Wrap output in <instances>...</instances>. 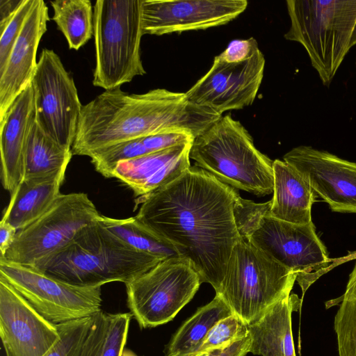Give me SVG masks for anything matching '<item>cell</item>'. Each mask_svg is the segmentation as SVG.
<instances>
[{
  "label": "cell",
  "mask_w": 356,
  "mask_h": 356,
  "mask_svg": "<svg viewBox=\"0 0 356 356\" xmlns=\"http://www.w3.org/2000/svg\"><path fill=\"white\" fill-rule=\"evenodd\" d=\"M238 192L193 166L170 184L138 199L135 216L188 259L216 291L240 240L234 216Z\"/></svg>",
  "instance_id": "1"
},
{
  "label": "cell",
  "mask_w": 356,
  "mask_h": 356,
  "mask_svg": "<svg viewBox=\"0 0 356 356\" xmlns=\"http://www.w3.org/2000/svg\"><path fill=\"white\" fill-rule=\"evenodd\" d=\"M222 115L191 102L185 92L163 88L134 94L105 90L83 106L73 155L90 156L121 142L184 130L195 138Z\"/></svg>",
  "instance_id": "2"
},
{
  "label": "cell",
  "mask_w": 356,
  "mask_h": 356,
  "mask_svg": "<svg viewBox=\"0 0 356 356\" xmlns=\"http://www.w3.org/2000/svg\"><path fill=\"white\" fill-rule=\"evenodd\" d=\"M161 261L129 247L97 220L35 269L71 284L102 286L114 282L127 284Z\"/></svg>",
  "instance_id": "3"
},
{
  "label": "cell",
  "mask_w": 356,
  "mask_h": 356,
  "mask_svg": "<svg viewBox=\"0 0 356 356\" xmlns=\"http://www.w3.org/2000/svg\"><path fill=\"white\" fill-rule=\"evenodd\" d=\"M271 202L255 203L240 196L234 204V216L241 237L293 271L302 291L334 265L311 222L293 224L272 217Z\"/></svg>",
  "instance_id": "4"
},
{
  "label": "cell",
  "mask_w": 356,
  "mask_h": 356,
  "mask_svg": "<svg viewBox=\"0 0 356 356\" xmlns=\"http://www.w3.org/2000/svg\"><path fill=\"white\" fill-rule=\"evenodd\" d=\"M189 156L195 166L234 188L258 196L273 193V161L256 148L247 129L229 115L194 139Z\"/></svg>",
  "instance_id": "5"
},
{
  "label": "cell",
  "mask_w": 356,
  "mask_h": 356,
  "mask_svg": "<svg viewBox=\"0 0 356 356\" xmlns=\"http://www.w3.org/2000/svg\"><path fill=\"white\" fill-rule=\"evenodd\" d=\"M143 0H97L93 7L92 84L105 90L146 74L140 56Z\"/></svg>",
  "instance_id": "6"
},
{
  "label": "cell",
  "mask_w": 356,
  "mask_h": 356,
  "mask_svg": "<svg viewBox=\"0 0 356 356\" xmlns=\"http://www.w3.org/2000/svg\"><path fill=\"white\" fill-rule=\"evenodd\" d=\"M296 274L241 237L234 246L223 280L216 291L247 325L259 321L291 294Z\"/></svg>",
  "instance_id": "7"
},
{
  "label": "cell",
  "mask_w": 356,
  "mask_h": 356,
  "mask_svg": "<svg viewBox=\"0 0 356 356\" xmlns=\"http://www.w3.org/2000/svg\"><path fill=\"white\" fill-rule=\"evenodd\" d=\"M291 26L286 40L300 43L313 67L329 86L346 55L356 23V0H289Z\"/></svg>",
  "instance_id": "8"
},
{
  "label": "cell",
  "mask_w": 356,
  "mask_h": 356,
  "mask_svg": "<svg viewBox=\"0 0 356 356\" xmlns=\"http://www.w3.org/2000/svg\"><path fill=\"white\" fill-rule=\"evenodd\" d=\"M100 215L86 193H60L44 213L17 231L0 259L37 268L69 245Z\"/></svg>",
  "instance_id": "9"
},
{
  "label": "cell",
  "mask_w": 356,
  "mask_h": 356,
  "mask_svg": "<svg viewBox=\"0 0 356 356\" xmlns=\"http://www.w3.org/2000/svg\"><path fill=\"white\" fill-rule=\"evenodd\" d=\"M201 284L188 259H167L125 284L127 307L141 328L154 327L172 320Z\"/></svg>",
  "instance_id": "10"
},
{
  "label": "cell",
  "mask_w": 356,
  "mask_h": 356,
  "mask_svg": "<svg viewBox=\"0 0 356 356\" xmlns=\"http://www.w3.org/2000/svg\"><path fill=\"white\" fill-rule=\"evenodd\" d=\"M0 277L56 325L92 316L102 310V286L71 284L35 268L1 259Z\"/></svg>",
  "instance_id": "11"
},
{
  "label": "cell",
  "mask_w": 356,
  "mask_h": 356,
  "mask_svg": "<svg viewBox=\"0 0 356 356\" xmlns=\"http://www.w3.org/2000/svg\"><path fill=\"white\" fill-rule=\"evenodd\" d=\"M31 84L37 122L56 142L72 149L83 106L74 79L54 50H42Z\"/></svg>",
  "instance_id": "12"
},
{
  "label": "cell",
  "mask_w": 356,
  "mask_h": 356,
  "mask_svg": "<svg viewBox=\"0 0 356 356\" xmlns=\"http://www.w3.org/2000/svg\"><path fill=\"white\" fill-rule=\"evenodd\" d=\"M265 58L257 48L246 59L227 62L216 56L209 70L186 93L197 105L224 112L250 106L260 88Z\"/></svg>",
  "instance_id": "13"
},
{
  "label": "cell",
  "mask_w": 356,
  "mask_h": 356,
  "mask_svg": "<svg viewBox=\"0 0 356 356\" xmlns=\"http://www.w3.org/2000/svg\"><path fill=\"white\" fill-rule=\"evenodd\" d=\"M248 3L245 0H143V34L162 35L221 26L236 18Z\"/></svg>",
  "instance_id": "14"
},
{
  "label": "cell",
  "mask_w": 356,
  "mask_h": 356,
  "mask_svg": "<svg viewBox=\"0 0 356 356\" xmlns=\"http://www.w3.org/2000/svg\"><path fill=\"white\" fill-rule=\"evenodd\" d=\"M283 159L332 211L356 213V162L305 145L293 148Z\"/></svg>",
  "instance_id": "15"
},
{
  "label": "cell",
  "mask_w": 356,
  "mask_h": 356,
  "mask_svg": "<svg viewBox=\"0 0 356 356\" xmlns=\"http://www.w3.org/2000/svg\"><path fill=\"white\" fill-rule=\"evenodd\" d=\"M0 336L6 356H44L60 339L57 325L1 277Z\"/></svg>",
  "instance_id": "16"
},
{
  "label": "cell",
  "mask_w": 356,
  "mask_h": 356,
  "mask_svg": "<svg viewBox=\"0 0 356 356\" xmlns=\"http://www.w3.org/2000/svg\"><path fill=\"white\" fill-rule=\"evenodd\" d=\"M48 7L42 0H34L22 30L0 72V120L19 94L31 83L38 62L39 43L47 31Z\"/></svg>",
  "instance_id": "17"
},
{
  "label": "cell",
  "mask_w": 356,
  "mask_h": 356,
  "mask_svg": "<svg viewBox=\"0 0 356 356\" xmlns=\"http://www.w3.org/2000/svg\"><path fill=\"white\" fill-rule=\"evenodd\" d=\"M36 121L31 83L15 99L0 120L1 180L13 193L24 177L29 137Z\"/></svg>",
  "instance_id": "18"
},
{
  "label": "cell",
  "mask_w": 356,
  "mask_h": 356,
  "mask_svg": "<svg viewBox=\"0 0 356 356\" xmlns=\"http://www.w3.org/2000/svg\"><path fill=\"white\" fill-rule=\"evenodd\" d=\"M192 143L122 161L117 164L113 177L127 185L135 195H146L170 184L191 168Z\"/></svg>",
  "instance_id": "19"
},
{
  "label": "cell",
  "mask_w": 356,
  "mask_h": 356,
  "mask_svg": "<svg viewBox=\"0 0 356 356\" xmlns=\"http://www.w3.org/2000/svg\"><path fill=\"white\" fill-rule=\"evenodd\" d=\"M67 168L42 176L24 178L11 193L1 220L18 230L44 213L59 196Z\"/></svg>",
  "instance_id": "20"
},
{
  "label": "cell",
  "mask_w": 356,
  "mask_h": 356,
  "mask_svg": "<svg viewBox=\"0 0 356 356\" xmlns=\"http://www.w3.org/2000/svg\"><path fill=\"white\" fill-rule=\"evenodd\" d=\"M296 294L275 303L253 324L248 325L251 338L249 353L261 356H296L291 330V314L301 305Z\"/></svg>",
  "instance_id": "21"
},
{
  "label": "cell",
  "mask_w": 356,
  "mask_h": 356,
  "mask_svg": "<svg viewBox=\"0 0 356 356\" xmlns=\"http://www.w3.org/2000/svg\"><path fill=\"white\" fill-rule=\"evenodd\" d=\"M273 169L274 187L270 215L298 225L312 222L314 193L309 184L284 161H273Z\"/></svg>",
  "instance_id": "22"
},
{
  "label": "cell",
  "mask_w": 356,
  "mask_h": 356,
  "mask_svg": "<svg viewBox=\"0 0 356 356\" xmlns=\"http://www.w3.org/2000/svg\"><path fill=\"white\" fill-rule=\"evenodd\" d=\"M234 314L218 295L200 307L173 335L166 356H188L197 351L211 328L221 319Z\"/></svg>",
  "instance_id": "23"
},
{
  "label": "cell",
  "mask_w": 356,
  "mask_h": 356,
  "mask_svg": "<svg viewBox=\"0 0 356 356\" xmlns=\"http://www.w3.org/2000/svg\"><path fill=\"white\" fill-rule=\"evenodd\" d=\"M99 223L129 247L161 260L180 257L174 246L143 225L135 216L117 219L100 215Z\"/></svg>",
  "instance_id": "24"
},
{
  "label": "cell",
  "mask_w": 356,
  "mask_h": 356,
  "mask_svg": "<svg viewBox=\"0 0 356 356\" xmlns=\"http://www.w3.org/2000/svg\"><path fill=\"white\" fill-rule=\"evenodd\" d=\"M72 155V149L56 142L35 121L29 137L24 178L42 176L67 168Z\"/></svg>",
  "instance_id": "25"
},
{
  "label": "cell",
  "mask_w": 356,
  "mask_h": 356,
  "mask_svg": "<svg viewBox=\"0 0 356 356\" xmlns=\"http://www.w3.org/2000/svg\"><path fill=\"white\" fill-rule=\"evenodd\" d=\"M52 19L63 33L69 48L78 50L93 35L94 12L89 0H54Z\"/></svg>",
  "instance_id": "26"
},
{
  "label": "cell",
  "mask_w": 356,
  "mask_h": 356,
  "mask_svg": "<svg viewBox=\"0 0 356 356\" xmlns=\"http://www.w3.org/2000/svg\"><path fill=\"white\" fill-rule=\"evenodd\" d=\"M339 300L334 320L339 356H356V262Z\"/></svg>",
  "instance_id": "27"
},
{
  "label": "cell",
  "mask_w": 356,
  "mask_h": 356,
  "mask_svg": "<svg viewBox=\"0 0 356 356\" xmlns=\"http://www.w3.org/2000/svg\"><path fill=\"white\" fill-rule=\"evenodd\" d=\"M151 152L144 145L142 138L116 143L92 153L90 157L96 170L107 178L113 177L117 164L125 160L140 157Z\"/></svg>",
  "instance_id": "28"
},
{
  "label": "cell",
  "mask_w": 356,
  "mask_h": 356,
  "mask_svg": "<svg viewBox=\"0 0 356 356\" xmlns=\"http://www.w3.org/2000/svg\"><path fill=\"white\" fill-rule=\"evenodd\" d=\"M94 316L57 324L60 339L44 356H79L90 331Z\"/></svg>",
  "instance_id": "29"
},
{
  "label": "cell",
  "mask_w": 356,
  "mask_h": 356,
  "mask_svg": "<svg viewBox=\"0 0 356 356\" xmlns=\"http://www.w3.org/2000/svg\"><path fill=\"white\" fill-rule=\"evenodd\" d=\"M248 335V325L232 314L221 319L211 328L196 352L222 349Z\"/></svg>",
  "instance_id": "30"
},
{
  "label": "cell",
  "mask_w": 356,
  "mask_h": 356,
  "mask_svg": "<svg viewBox=\"0 0 356 356\" xmlns=\"http://www.w3.org/2000/svg\"><path fill=\"white\" fill-rule=\"evenodd\" d=\"M132 318L130 312L107 313V330L99 356H122Z\"/></svg>",
  "instance_id": "31"
},
{
  "label": "cell",
  "mask_w": 356,
  "mask_h": 356,
  "mask_svg": "<svg viewBox=\"0 0 356 356\" xmlns=\"http://www.w3.org/2000/svg\"><path fill=\"white\" fill-rule=\"evenodd\" d=\"M34 0H23L19 8L0 33V72L5 68L14 44L19 37Z\"/></svg>",
  "instance_id": "32"
},
{
  "label": "cell",
  "mask_w": 356,
  "mask_h": 356,
  "mask_svg": "<svg viewBox=\"0 0 356 356\" xmlns=\"http://www.w3.org/2000/svg\"><path fill=\"white\" fill-rule=\"evenodd\" d=\"M107 313L102 310L94 316L88 336L79 356H99L107 330Z\"/></svg>",
  "instance_id": "33"
},
{
  "label": "cell",
  "mask_w": 356,
  "mask_h": 356,
  "mask_svg": "<svg viewBox=\"0 0 356 356\" xmlns=\"http://www.w3.org/2000/svg\"><path fill=\"white\" fill-rule=\"evenodd\" d=\"M194 136L184 130L171 131L142 138L149 152L166 149L184 143H193Z\"/></svg>",
  "instance_id": "34"
},
{
  "label": "cell",
  "mask_w": 356,
  "mask_h": 356,
  "mask_svg": "<svg viewBox=\"0 0 356 356\" xmlns=\"http://www.w3.org/2000/svg\"><path fill=\"white\" fill-rule=\"evenodd\" d=\"M258 47V44L253 38L247 40H234L218 56L229 63L239 62L248 58Z\"/></svg>",
  "instance_id": "35"
},
{
  "label": "cell",
  "mask_w": 356,
  "mask_h": 356,
  "mask_svg": "<svg viewBox=\"0 0 356 356\" xmlns=\"http://www.w3.org/2000/svg\"><path fill=\"white\" fill-rule=\"evenodd\" d=\"M250 343L251 338L248 332L247 337L235 341L227 348L207 352H195L188 356H245L249 353Z\"/></svg>",
  "instance_id": "36"
},
{
  "label": "cell",
  "mask_w": 356,
  "mask_h": 356,
  "mask_svg": "<svg viewBox=\"0 0 356 356\" xmlns=\"http://www.w3.org/2000/svg\"><path fill=\"white\" fill-rule=\"evenodd\" d=\"M23 0H0V33L13 19Z\"/></svg>",
  "instance_id": "37"
},
{
  "label": "cell",
  "mask_w": 356,
  "mask_h": 356,
  "mask_svg": "<svg viewBox=\"0 0 356 356\" xmlns=\"http://www.w3.org/2000/svg\"><path fill=\"white\" fill-rule=\"evenodd\" d=\"M17 229L11 225L1 220L0 222V251L3 257L11 245Z\"/></svg>",
  "instance_id": "38"
},
{
  "label": "cell",
  "mask_w": 356,
  "mask_h": 356,
  "mask_svg": "<svg viewBox=\"0 0 356 356\" xmlns=\"http://www.w3.org/2000/svg\"><path fill=\"white\" fill-rule=\"evenodd\" d=\"M355 44H356V23H355L354 30L353 32V35L351 37V40H350V47H352L353 46H354Z\"/></svg>",
  "instance_id": "39"
},
{
  "label": "cell",
  "mask_w": 356,
  "mask_h": 356,
  "mask_svg": "<svg viewBox=\"0 0 356 356\" xmlns=\"http://www.w3.org/2000/svg\"><path fill=\"white\" fill-rule=\"evenodd\" d=\"M122 356H137L132 350L128 348L123 350Z\"/></svg>",
  "instance_id": "40"
}]
</instances>
